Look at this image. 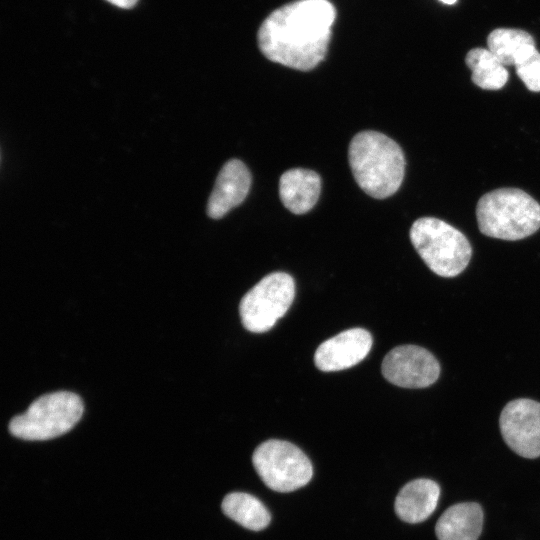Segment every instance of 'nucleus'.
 Here are the masks:
<instances>
[{
	"label": "nucleus",
	"instance_id": "1",
	"mask_svg": "<svg viewBox=\"0 0 540 540\" xmlns=\"http://www.w3.org/2000/svg\"><path fill=\"white\" fill-rule=\"evenodd\" d=\"M336 11L328 0H297L273 11L258 31V46L272 62L308 71L325 57Z\"/></svg>",
	"mask_w": 540,
	"mask_h": 540
},
{
	"label": "nucleus",
	"instance_id": "2",
	"mask_svg": "<svg viewBox=\"0 0 540 540\" xmlns=\"http://www.w3.org/2000/svg\"><path fill=\"white\" fill-rule=\"evenodd\" d=\"M349 165L359 187L369 196L384 199L401 186L405 158L401 147L377 131H362L349 144Z\"/></svg>",
	"mask_w": 540,
	"mask_h": 540
},
{
	"label": "nucleus",
	"instance_id": "3",
	"mask_svg": "<svg viewBox=\"0 0 540 540\" xmlns=\"http://www.w3.org/2000/svg\"><path fill=\"white\" fill-rule=\"evenodd\" d=\"M476 217L482 234L515 241L540 228V204L523 190L499 188L478 201Z\"/></svg>",
	"mask_w": 540,
	"mask_h": 540
},
{
	"label": "nucleus",
	"instance_id": "4",
	"mask_svg": "<svg viewBox=\"0 0 540 540\" xmlns=\"http://www.w3.org/2000/svg\"><path fill=\"white\" fill-rule=\"evenodd\" d=\"M410 240L429 269L441 277H455L465 270L472 256L471 245L457 228L434 217L417 219Z\"/></svg>",
	"mask_w": 540,
	"mask_h": 540
},
{
	"label": "nucleus",
	"instance_id": "5",
	"mask_svg": "<svg viewBox=\"0 0 540 540\" xmlns=\"http://www.w3.org/2000/svg\"><path fill=\"white\" fill-rule=\"evenodd\" d=\"M84 406L81 398L68 391L45 394L21 415L12 418L10 433L20 439L43 441L70 431L80 420Z\"/></svg>",
	"mask_w": 540,
	"mask_h": 540
},
{
	"label": "nucleus",
	"instance_id": "6",
	"mask_svg": "<svg viewBox=\"0 0 540 540\" xmlns=\"http://www.w3.org/2000/svg\"><path fill=\"white\" fill-rule=\"evenodd\" d=\"M252 462L264 484L277 492L297 490L313 475L312 464L305 453L284 440L261 443L253 453Z\"/></svg>",
	"mask_w": 540,
	"mask_h": 540
},
{
	"label": "nucleus",
	"instance_id": "7",
	"mask_svg": "<svg viewBox=\"0 0 540 540\" xmlns=\"http://www.w3.org/2000/svg\"><path fill=\"white\" fill-rule=\"evenodd\" d=\"M295 297V282L285 272L263 277L241 299L239 313L243 326L250 332L270 330L288 311Z\"/></svg>",
	"mask_w": 540,
	"mask_h": 540
},
{
	"label": "nucleus",
	"instance_id": "8",
	"mask_svg": "<svg viewBox=\"0 0 540 540\" xmlns=\"http://www.w3.org/2000/svg\"><path fill=\"white\" fill-rule=\"evenodd\" d=\"M382 374L390 383L404 388H425L439 378L436 357L417 345H401L390 350L382 362Z\"/></svg>",
	"mask_w": 540,
	"mask_h": 540
},
{
	"label": "nucleus",
	"instance_id": "9",
	"mask_svg": "<svg viewBox=\"0 0 540 540\" xmlns=\"http://www.w3.org/2000/svg\"><path fill=\"white\" fill-rule=\"evenodd\" d=\"M499 426L506 444L524 458L540 456V403L527 398L508 402Z\"/></svg>",
	"mask_w": 540,
	"mask_h": 540
},
{
	"label": "nucleus",
	"instance_id": "10",
	"mask_svg": "<svg viewBox=\"0 0 540 540\" xmlns=\"http://www.w3.org/2000/svg\"><path fill=\"white\" fill-rule=\"evenodd\" d=\"M372 336L366 329L351 328L325 340L315 351L314 363L324 372L348 369L370 352Z\"/></svg>",
	"mask_w": 540,
	"mask_h": 540
},
{
	"label": "nucleus",
	"instance_id": "11",
	"mask_svg": "<svg viewBox=\"0 0 540 540\" xmlns=\"http://www.w3.org/2000/svg\"><path fill=\"white\" fill-rule=\"evenodd\" d=\"M251 186V174L246 165L238 160L226 162L217 178L207 203V214L220 219L232 208L241 204Z\"/></svg>",
	"mask_w": 540,
	"mask_h": 540
},
{
	"label": "nucleus",
	"instance_id": "12",
	"mask_svg": "<svg viewBox=\"0 0 540 540\" xmlns=\"http://www.w3.org/2000/svg\"><path fill=\"white\" fill-rule=\"evenodd\" d=\"M439 497L440 487L435 481L415 479L399 491L394 503L395 513L407 523L423 522L434 512Z\"/></svg>",
	"mask_w": 540,
	"mask_h": 540
},
{
	"label": "nucleus",
	"instance_id": "13",
	"mask_svg": "<svg viewBox=\"0 0 540 540\" xmlns=\"http://www.w3.org/2000/svg\"><path fill=\"white\" fill-rule=\"evenodd\" d=\"M320 192L321 178L315 171L294 168L285 171L280 177V199L294 214L310 211L317 203Z\"/></svg>",
	"mask_w": 540,
	"mask_h": 540
},
{
	"label": "nucleus",
	"instance_id": "14",
	"mask_svg": "<svg viewBox=\"0 0 540 540\" xmlns=\"http://www.w3.org/2000/svg\"><path fill=\"white\" fill-rule=\"evenodd\" d=\"M482 525L483 511L478 503H458L440 516L435 533L438 540H477Z\"/></svg>",
	"mask_w": 540,
	"mask_h": 540
},
{
	"label": "nucleus",
	"instance_id": "15",
	"mask_svg": "<svg viewBox=\"0 0 540 540\" xmlns=\"http://www.w3.org/2000/svg\"><path fill=\"white\" fill-rule=\"evenodd\" d=\"M487 45L504 66H515L536 49L528 32L510 28L493 30L487 37Z\"/></svg>",
	"mask_w": 540,
	"mask_h": 540
},
{
	"label": "nucleus",
	"instance_id": "16",
	"mask_svg": "<svg viewBox=\"0 0 540 540\" xmlns=\"http://www.w3.org/2000/svg\"><path fill=\"white\" fill-rule=\"evenodd\" d=\"M221 508L227 517L252 531L265 529L271 521L270 512L264 504L248 493L232 492L226 495Z\"/></svg>",
	"mask_w": 540,
	"mask_h": 540
},
{
	"label": "nucleus",
	"instance_id": "17",
	"mask_svg": "<svg viewBox=\"0 0 540 540\" xmlns=\"http://www.w3.org/2000/svg\"><path fill=\"white\" fill-rule=\"evenodd\" d=\"M465 63L472 72V82L481 89L499 90L508 80L507 69L489 49H471Z\"/></svg>",
	"mask_w": 540,
	"mask_h": 540
},
{
	"label": "nucleus",
	"instance_id": "18",
	"mask_svg": "<svg viewBox=\"0 0 540 540\" xmlns=\"http://www.w3.org/2000/svg\"><path fill=\"white\" fill-rule=\"evenodd\" d=\"M517 76L532 92H540V53L535 49L515 65Z\"/></svg>",
	"mask_w": 540,
	"mask_h": 540
},
{
	"label": "nucleus",
	"instance_id": "19",
	"mask_svg": "<svg viewBox=\"0 0 540 540\" xmlns=\"http://www.w3.org/2000/svg\"><path fill=\"white\" fill-rule=\"evenodd\" d=\"M106 1H108L109 3L117 7H120L123 9H129V8L134 7L138 0H106Z\"/></svg>",
	"mask_w": 540,
	"mask_h": 540
},
{
	"label": "nucleus",
	"instance_id": "20",
	"mask_svg": "<svg viewBox=\"0 0 540 540\" xmlns=\"http://www.w3.org/2000/svg\"><path fill=\"white\" fill-rule=\"evenodd\" d=\"M439 1L447 5H452L457 2V0H439Z\"/></svg>",
	"mask_w": 540,
	"mask_h": 540
}]
</instances>
